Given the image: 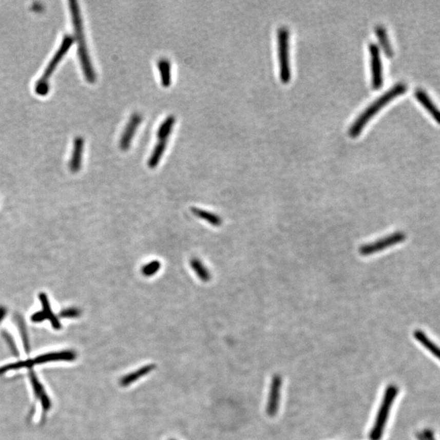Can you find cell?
Returning a JSON list of instances; mask_svg holds the SVG:
<instances>
[{"mask_svg":"<svg viewBox=\"0 0 440 440\" xmlns=\"http://www.w3.org/2000/svg\"><path fill=\"white\" fill-rule=\"evenodd\" d=\"M69 4L73 30H74L75 39L78 42V54H79V61L81 63L83 74L88 83H94L97 80V74H95V69L93 68L88 50H87V44H86L80 8L76 1H69Z\"/></svg>","mask_w":440,"mask_h":440,"instance_id":"cell-1","label":"cell"},{"mask_svg":"<svg viewBox=\"0 0 440 440\" xmlns=\"http://www.w3.org/2000/svg\"><path fill=\"white\" fill-rule=\"evenodd\" d=\"M407 87L405 84L399 83V84H396L395 87H393L392 88L390 89L389 91L386 92L385 94H383L382 95L379 97L378 99L376 100L373 104L369 105L367 109H365L363 113L359 115L357 119H355L353 124L350 127V136L352 137H357L358 135L360 134L365 125L367 124L368 122L382 107L385 106L387 103L390 102L395 97L401 95L403 93H405Z\"/></svg>","mask_w":440,"mask_h":440,"instance_id":"cell-2","label":"cell"},{"mask_svg":"<svg viewBox=\"0 0 440 440\" xmlns=\"http://www.w3.org/2000/svg\"><path fill=\"white\" fill-rule=\"evenodd\" d=\"M73 42H74V40L71 35H65L64 37L61 47L55 52L50 63L48 64V67L45 69L44 74L41 76L40 80L36 83L35 91L38 95H45L48 94V91H49L50 79H51L52 73L55 71V69L58 67L60 62H62V58L67 53L72 44H73Z\"/></svg>","mask_w":440,"mask_h":440,"instance_id":"cell-3","label":"cell"},{"mask_svg":"<svg viewBox=\"0 0 440 440\" xmlns=\"http://www.w3.org/2000/svg\"><path fill=\"white\" fill-rule=\"evenodd\" d=\"M397 393H398V389L395 386H390L386 391L381 407L379 409L378 414H377V418H376L375 423H374V426H373L371 433H370V436H369L370 439H381L384 427H385L387 418L389 416L390 409L392 406L393 402L395 400Z\"/></svg>","mask_w":440,"mask_h":440,"instance_id":"cell-4","label":"cell"},{"mask_svg":"<svg viewBox=\"0 0 440 440\" xmlns=\"http://www.w3.org/2000/svg\"><path fill=\"white\" fill-rule=\"evenodd\" d=\"M279 69L280 80L287 83L290 79V33L287 28L280 27L277 31Z\"/></svg>","mask_w":440,"mask_h":440,"instance_id":"cell-5","label":"cell"},{"mask_svg":"<svg viewBox=\"0 0 440 440\" xmlns=\"http://www.w3.org/2000/svg\"><path fill=\"white\" fill-rule=\"evenodd\" d=\"M406 238V236L403 233H393L391 235L383 237L378 241L373 243H369L366 245H363L359 248V252L362 256H369L373 255L376 253L381 252L384 250L393 246V245L403 242Z\"/></svg>","mask_w":440,"mask_h":440,"instance_id":"cell-6","label":"cell"},{"mask_svg":"<svg viewBox=\"0 0 440 440\" xmlns=\"http://www.w3.org/2000/svg\"><path fill=\"white\" fill-rule=\"evenodd\" d=\"M370 65H371L372 84L374 89H379L382 85V66L378 46L374 43L369 45Z\"/></svg>","mask_w":440,"mask_h":440,"instance_id":"cell-7","label":"cell"},{"mask_svg":"<svg viewBox=\"0 0 440 440\" xmlns=\"http://www.w3.org/2000/svg\"><path fill=\"white\" fill-rule=\"evenodd\" d=\"M141 121H142V117L139 113H134L130 117L128 123L125 127L124 131L122 134L120 142H119V145H120L122 150H128L131 142H132L135 134L137 132V128L141 123Z\"/></svg>","mask_w":440,"mask_h":440,"instance_id":"cell-8","label":"cell"},{"mask_svg":"<svg viewBox=\"0 0 440 440\" xmlns=\"http://www.w3.org/2000/svg\"><path fill=\"white\" fill-rule=\"evenodd\" d=\"M281 382H282V380L279 375H275L272 380L269 403H267V409H266V413L270 416H275L277 414V410H278Z\"/></svg>","mask_w":440,"mask_h":440,"instance_id":"cell-9","label":"cell"},{"mask_svg":"<svg viewBox=\"0 0 440 440\" xmlns=\"http://www.w3.org/2000/svg\"><path fill=\"white\" fill-rule=\"evenodd\" d=\"M77 358V354L73 351H62V352H50L39 355L33 359L34 365L49 363L56 361H73Z\"/></svg>","mask_w":440,"mask_h":440,"instance_id":"cell-10","label":"cell"},{"mask_svg":"<svg viewBox=\"0 0 440 440\" xmlns=\"http://www.w3.org/2000/svg\"><path fill=\"white\" fill-rule=\"evenodd\" d=\"M30 381H31L32 387L34 389V393L37 399H40L42 404V407L44 412H48L51 409V404L49 397L47 395L44 387L42 385L38 378L34 373H30Z\"/></svg>","mask_w":440,"mask_h":440,"instance_id":"cell-11","label":"cell"},{"mask_svg":"<svg viewBox=\"0 0 440 440\" xmlns=\"http://www.w3.org/2000/svg\"><path fill=\"white\" fill-rule=\"evenodd\" d=\"M84 140L82 137H77L73 142V152L69 162V169L73 173L79 171L82 166Z\"/></svg>","mask_w":440,"mask_h":440,"instance_id":"cell-12","label":"cell"},{"mask_svg":"<svg viewBox=\"0 0 440 440\" xmlns=\"http://www.w3.org/2000/svg\"><path fill=\"white\" fill-rule=\"evenodd\" d=\"M155 368L156 366L154 364L145 365L144 367L139 369L138 370H136L133 373H129L127 375L122 377L120 380V385L123 387H129L135 381H138L140 377H144L148 373H151Z\"/></svg>","mask_w":440,"mask_h":440,"instance_id":"cell-13","label":"cell"},{"mask_svg":"<svg viewBox=\"0 0 440 440\" xmlns=\"http://www.w3.org/2000/svg\"><path fill=\"white\" fill-rule=\"evenodd\" d=\"M415 97H416V99L418 100L419 102L427 109L429 113L432 115L434 120L440 124V110L434 105V103L430 99V97L427 95V93L423 91V90H416V92H415Z\"/></svg>","mask_w":440,"mask_h":440,"instance_id":"cell-14","label":"cell"},{"mask_svg":"<svg viewBox=\"0 0 440 440\" xmlns=\"http://www.w3.org/2000/svg\"><path fill=\"white\" fill-rule=\"evenodd\" d=\"M39 298H40V302H41L42 306H43V312L44 313L46 320H48L51 322V326H52V327L55 330H61L62 329V324H61V322H60L58 316H55L52 310H51L48 296L44 293H41L39 295Z\"/></svg>","mask_w":440,"mask_h":440,"instance_id":"cell-15","label":"cell"},{"mask_svg":"<svg viewBox=\"0 0 440 440\" xmlns=\"http://www.w3.org/2000/svg\"><path fill=\"white\" fill-rule=\"evenodd\" d=\"M158 68L162 87H170L171 84V64L166 58H162L158 62Z\"/></svg>","mask_w":440,"mask_h":440,"instance_id":"cell-16","label":"cell"},{"mask_svg":"<svg viewBox=\"0 0 440 440\" xmlns=\"http://www.w3.org/2000/svg\"><path fill=\"white\" fill-rule=\"evenodd\" d=\"M167 141L168 140H158V142L154 147L150 158L148 159V167L154 169V168L158 166L159 162L162 159V157L163 156L165 150H166Z\"/></svg>","mask_w":440,"mask_h":440,"instance_id":"cell-17","label":"cell"},{"mask_svg":"<svg viewBox=\"0 0 440 440\" xmlns=\"http://www.w3.org/2000/svg\"><path fill=\"white\" fill-rule=\"evenodd\" d=\"M414 337L424 348L428 350L430 353L433 354L435 357L440 359V348H438V346L435 345L431 340L429 339L427 336L423 332L420 331V330H415Z\"/></svg>","mask_w":440,"mask_h":440,"instance_id":"cell-18","label":"cell"},{"mask_svg":"<svg viewBox=\"0 0 440 440\" xmlns=\"http://www.w3.org/2000/svg\"><path fill=\"white\" fill-rule=\"evenodd\" d=\"M192 212L197 217L205 220L209 224H212V225L215 226V227H219L223 223V220H222L221 218L219 217V215H215V214L212 213V212H206V211H204V209L195 207L192 208Z\"/></svg>","mask_w":440,"mask_h":440,"instance_id":"cell-19","label":"cell"},{"mask_svg":"<svg viewBox=\"0 0 440 440\" xmlns=\"http://www.w3.org/2000/svg\"><path fill=\"white\" fill-rule=\"evenodd\" d=\"M175 123H176V118L173 115H170L165 119L163 123L159 126L157 133L158 140H168V138L171 134Z\"/></svg>","mask_w":440,"mask_h":440,"instance_id":"cell-20","label":"cell"},{"mask_svg":"<svg viewBox=\"0 0 440 440\" xmlns=\"http://www.w3.org/2000/svg\"><path fill=\"white\" fill-rule=\"evenodd\" d=\"M190 264H191L192 269L194 271V273L198 276L200 280H202L204 282H208L211 280V273L205 267V265L201 263L200 259H197V258L192 259Z\"/></svg>","mask_w":440,"mask_h":440,"instance_id":"cell-21","label":"cell"},{"mask_svg":"<svg viewBox=\"0 0 440 440\" xmlns=\"http://www.w3.org/2000/svg\"><path fill=\"white\" fill-rule=\"evenodd\" d=\"M376 34L377 38L379 39L380 44H381V48L383 51H385L387 56H392L393 50L391 44H390L389 39L387 36V32L385 29L381 26H377L375 29Z\"/></svg>","mask_w":440,"mask_h":440,"instance_id":"cell-22","label":"cell"},{"mask_svg":"<svg viewBox=\"0 0 440 440\" xmlns=\"http://www.w3.org/2000/svg\"><path fill=\"white\" fill-rule=\"evenodd\" d=\"M34 365L33 359H26L23 361L8 364V365H4L0 368V375H3L4 373H8L11 370H16V369H24V368H32Z\"/></svg>","mask_w":440,"mask_h":440,"instance_id":"cell-23","label":"cell"},{"mask_svg":"<svg viewBox=\"0 0 440 440\" xmlns=\"http://www.w3.org/2000/svg\"><path fill=\"white\" fill-rule=\"evenodd\" d=\"M161 263L158 260H154L148 264L144 265L142 267V274L145 277H152L160 270Z\"/></svg>","mask_w":440,"mask_h":440,"instance_id":"cell-24","label":"cell"},{"mask_svg":"<svg viewBox=\"0 0 440 440\" xmlns=\"http://www.w3.org/2000/svg\"><path fill=\"white\" fill-rule=\"evenodd\" d=\"M15 320H16V324H17L18 327H19V330H20L21 334H22V338H23V342H24L25 347H26V349L29 350V341H28V337H27V332H26V326H25L24 320L22 319V316H19V315H16V317H15Z\"/></svg>","mask_w":440,"mask_h":440,"instance_id":"cell-25","label":"cell"},{"mask_svg":"<svg viewBox=\"0 0 440 440\" xmlns=\"http://www.w3.org/2000/svg\"><path fill=\"white\" fill-rule=\"evenodd\" d=\"M81 315V311L79 310V308H69L67 309L62 311L60 313V316L62 318H76L79 317Z\"/></svg>","mask_w":440,"mask_h":440,"instance_id":"cell-26","label":"cell"},{"mask_svg":"<svg viewBox=\"0 0 440 440\" xmlns=\"http://www.w3.org/2000/svg\"><path fill=\"white\" fill-rule=\"evenodd\" d=\"M46 320L45 316H44V313L42 312H38L34 313L33 316H31V320L33 322H35V323H39V322H43L44 320Z\"/></svg>","mask_w":440,"mask_h":440,"instance_id":"cell-27","label":"cell"},{"mask_svg":"<svg viewBox=\"0 0 440 440\" xmlns=\"http://www.w3.org/2000/svg\"><path fill=\"white\" fill-rule=\"evenodd\" d=\"M7 314V309L4 306H0V323L4 320Z\"/></svg>","mask_w":440,"mask_h":440,"instance_id":"cell-28","label":"cell"},{"mask_svg":"<svg viewBox=\"0 0 440 440\" xmlns=\"http://www.w3.org/2000/svg\"><path fill=\"white\" fill-rule=\"evenodd\" d=\"M171 440H175V439H171Z\"/></svg>","mask_w":440,"mask_h":440,"instance_id":"cell-29","label":"cell"}]
</instances>
